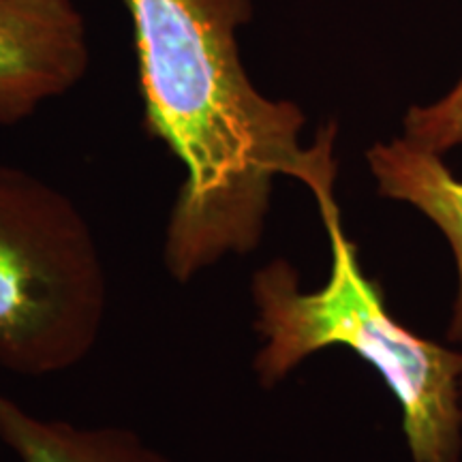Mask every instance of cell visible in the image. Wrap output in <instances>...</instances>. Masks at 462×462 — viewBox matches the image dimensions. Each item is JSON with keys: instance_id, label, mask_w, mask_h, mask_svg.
Instances as JSON below:
<instances>
[{"instance_id": "1", "label": "cell", "mask_w": 462, "mask_h": 462, "mask_svg": "<svg viewBox=\"0 0 462 462\" xmlns=\"http://www.w3.org/2000/svg\"><path fill=\"white\" fill-rule=\"evenodd\" d=\"M133 26L143 126L180 161L184 180L165 227L163 263L189 282L263 238L274 182L293 178L313 198L334 193L337 126L310 146L291 101L257 90L238 31L253 0H123Z\"/></svg>"}, {"instance_id": "2", "label": "cell", "mask_w": 462, "mask_h": 462, "mask_svg": "<svg viewBox=\"0 0 462 462\" xmlns=\"http://www.w3.org/2000/svg\"><path fill=\"white\" fill-rule=\"evenodd\" d=\"M330 242V274L304 291L285 259L262 265L251 279L259 383L274 388L306 357L345 346L371 364L401 404L402 432L413 462H460L462 351L421 338L385 306L377 282L364 274L357 245L345 234L334 193L315 198Z\"/></svg>"}, {"instance_id": "3", "label": "cell", "mask_w": 462, "mask_h": 462, "mask_svg": "<svg viewBox=\"0 0 462 462\" xmlns=\"http://www.w3.org/2000/svg\"><path fill=\"white\" fill-rule=\"evenodd\" d=\"M107 279L99 245L71 198L0 163V366L48 377L99 343Z\"/></svg>"}, {"instance_id": "4", "label": "cell", "mask_w": 462, "mask_h": 462, "mask_svg": "<svg viewBox=\"0 0 462 462\" xmlns=\"http://www.w3.org/2000/svg\"><path fill=\"white\" fill-rule=\"evenodd\" d=\"M73 0H0V126H15L73 88L88 69Z\"/></svg>"}, {"instance_id": "5", "label": "cell", "mask_w": 462, "mask_h": 462, "mask_svg": "<svg viewBox=\"0 0 462 462\" xmlns=\"http://www.w3.org/2000/svg\"><path fill=\"white\" fill-rule=\"evenodd\" d=\"M366 163L381 198L413 206L437 225L454 253L458 291L448 337L462 345V180L448 170L441 154L415 146L404 137L368 148Z\"/></svg>"}, {"instance_id": "6", "label": "cell", "mask_w": 462, "mask_h": 462, "mask_svg": "<svg viewBox=\"0 0 462 462\" xmlns=\"http://www.w3.org/2000/svg\"><path fill=\"white\" fill-rule=\"evenodd\" d=\"M0 441L22 462H171L129 429L42 420L3 392Z\"/></svg>"}, {"instance_id": "7", "label": "cell", "mask_w": 462, "mask_h": 462, "mask_svg": "<svg viewBox=\"0 0 462 462\" xmlns=\"http://www.w3.org/2000/svg\"><path fill=\"white\" fill-rule=\"evenodd\" d=\"M402 126L404 140L430 152L443 154L462 146V78L443 99L409 109Z\"/></svg>"}]
</instances>
